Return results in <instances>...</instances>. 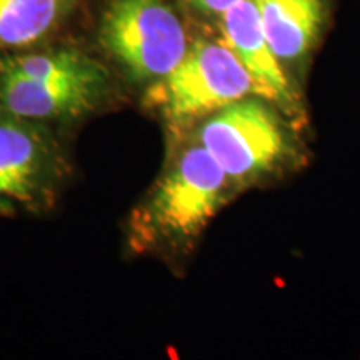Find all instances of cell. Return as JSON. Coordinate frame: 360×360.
<instances>
[{
	"instance_id": "cell-1",
	"label": "cell",
	"mask_w": 360,
	"mask_h": 360,
	"mask_svg": "<svg viewBox=\"0 0 360 360\" xmlns=\"http://www.w3.org/2000/svg\"><path fill=\"white\" fill-rule=\"evenodd\" d=\"M227 180L200 143L184 148L130 215V247L137 252L184 249L217 212Z\"/></svg>"
},
{
	"instance_id": "cell-2",
	"label": "cell",
	"mask_w": 360,
	"mask_h": 360,
	"mask_svg": "<svg viewBox=\"0 0 360 360\" xmlns=\"http://www.w3.org/2000/svg\"><path fill=\"white\" fill-rule=\"evenodd\" d=\"M107 84V70L75 49L0 58V109L32 122L85 114Z\"/></svg>"
},
{
	"instance_id": "cell-3",
	"label": "cell",
	"mask_w": 360,
	"mask_h": 360,
	"mask_svg": "<svg viewBox=\"0 0 360 360\" xmlns=\"http://www.w3.org/2000/svg\"><path fill=\"white\" fill-rule=\"evenodd\" d=\"M249 94H255L254 80L227 44L200 40L188 45L169 75L152 84L147 102L180 132Z\"/></svg>"
},
{
	"instance_id": "cell-4",
	"label": "cell",
	"mask_w": 360,
	"mask_h": 360,
	"mask_svg": "<svg viewBox=\"0 0 360 360\" xmlns=\"http://www.w3.org/2000/svg\"><path fill=\"white\" fill-rule=\"evenodd\" d=\"M98 39L139 82L169 75L191 45L182 20L165 0H109Z\"/></svg>"
},
{
	"instance_id": "cell-5",
	"label": "cell",
	"mask_w": 360,
	"mask_h": 360,
	"mask_svg": "<svg viewBox=\"0 0 360 360\" xmlns=\"http://www.w3.org/2000/svg\"><path fill=\"white\" fill-rule=\"evenodd\" d=\"M197 143L214 157L229 180H250L274 169L287 152L281 122L262 102L242 98L204 120Z\"/></svg>"
},
{
	"instance_id": "cell-6",
	"label": "cell",
	"mask_w": 360,
	"mask_h": 360,
	"mask_svg": "<svg viewBox=\"0 0 360 360\" xmlns=\"http://www.w3.org/2000/svg\"><path fill=\"white\" fill-rule=\"evenodd\" d=\"M64 177L65 162L51 135L0 109V204H47Z\"/></svg>"
},
{
	"instance_id": "cell-7",
	"label": "cell",
	"mask_w": 360,
	"mask_h": 360,
	"mask_svg": "<svg viewBox=\"0 0 360 360\" xmlns=\"http://www.w3.org/2000/svg\"><path fill=\"white\" fill-rule=\"evenodd\" d=\"M220 17L224 42L250 74L255 94L290 107L294 96L289 79L264 32L257 0H242Z\"/></svg>"
},
{
	"instance_id": "cell-8",
	"label": "cell",
	"mask_w": 360,
	"mask_h": 360,
	"mask_svg": "<svg viewBox=\"0 0 360 360\" xmlns=\"http://www.w3.org/2000/svg\"><path fill=\"white\" fill-rule=\"evenodd\" d=\"M264 32L281 62L302 58L322 27L321 0H257Z\"/></svg>"
},
{
	"instance_id": "cell-9",
	"label": "cell",
	"mask_w": 360,
	"mask_h": 360,
	"mask_svg": "<svg viewBox=\"0 0 360 360\" xmlns=\"http://www.w3.org/2000/svg\"><path fill=\"white\" fill-rule=\"evenodd\" d=\"M79 0H0V47H25L52 34Z\"/></svg>"
},
{
	"instance_id": "cell-10",
	"label": "cell",
	"mask_w": 360,
	"mask_h": 360,
	"mask_svg": "<svg viewBox=\"0 0 360 360\" xmlns=\"http://www.w3.org/2000/svg\"><path fill=\"white\" fill-rule=\"evenodd\" d=\"M186 2L191 4L192 7L199 8L200 12L219 13V15H222L224 12H227L229 8L240 4L242 0H186Z\"/></svg>"
}]
</instances>
